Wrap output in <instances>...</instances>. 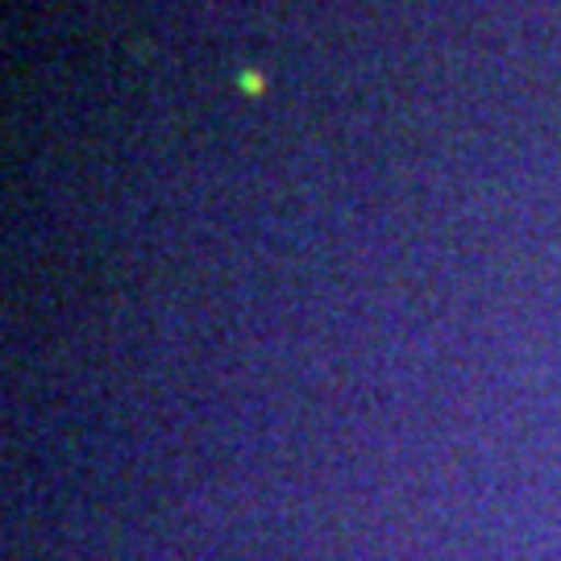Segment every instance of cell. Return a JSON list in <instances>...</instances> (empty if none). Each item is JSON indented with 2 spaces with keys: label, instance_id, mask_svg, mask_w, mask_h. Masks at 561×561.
<instances>
[{
  "label": "cell",
  "instance_id": "6da1fadb",
  "mask_svg": "<svg viewBox=\"0 0 561 561\" xmlns=\"http://www.w3.org/2000/svg\"><path fill=\"white\" fill-rule=\"evenodd\" d=\"M241 92L259 96V92H262V76H259V71H241Z\"/></svg>",
  "mask_w": 561,
  "mask_h": 561
}]
</instances>
